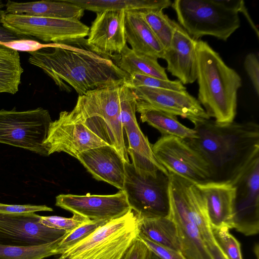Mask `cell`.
<instances>
[{"label":"cell","instance_id":"obj_1","mask_svg":"<svg viewBox=\"0 0 259 259\" xmlns=\"http://www.w3.org/2000/svg\"><path fill=\"white\" fill-rule=\"evenodd\" d=\"M197 138L184 140L207 164L210 181L232 183L259 155V126L253 121L194 123Z\"/></svg>","mask_w":259,"mask_h":259},{"label":"cell","instance_id":"obj_2","mask_svg":"<svg viewBox=\"0 0 259 259\" xmlns=\"http://www.w3.org/2000/svg\"><path fill=\"white\" fill-rule=\"evenodd\" d=\"M28 53V62L41 69L60 90L69 93L72 88L79 96L126 83L130 77L111 59L65 42L51 43Z\"/></svg>","mask_w":259,"mask_h":259},{"label":"cell","instance_id":"obj_3","mask_svg":"<svg viewBox=\"0 0 259 259\" xmlns=\"http://www.w3.org/2000/svg\"><path fill=\"white\" fill-rule=\"evenodd\" d=\"M198 101L209 118L217 123H231L236 115L240 75L229 67L208 44L198 39L196 45Z\"/></svg>","mask_w":259,"mask_h":259},{"label":"cell","instance_id":"obj_4","mask_svg":"<svg viewBox=\"0 0 259 259\" xmlns=\"http://www.w3.org/2000/svg\"><path fill=\"white\" fill-rule=\"evenodd\" d=\"M126 83L90 91L78 96L71 110L98 137L130 162L123 128L120 102Z\"/></svg>","mask_w":259,"mask_h":259},{"label":"cell","instance_id":"obj_5","mask_svg":"<svg viewBox=\"0 0 259 259\" xmlns=\"http://www.w3.org/2000/svg\"><path fill=\"white\" fill-rule=\"evenodd\" d=\"M243 1L176 0L171 7L179 24L196 40L210 35L226 41L240 26Z\"/></svg>","mask_w":259,"mask_h":259},{"label":"cell","instance_id":"obj_6","mask_svg":"<svg viewBox=\"0 0 259 259\" xmlns=\"http://www.w3.org/2000/svg\"><path fill=\"white\" fill-rule=\"evenodd\" d=\"M123 190L131 208L139 218L166 217L169 212V175L139 172L133 164L124 162Z\"/></svg>","mask_w":259,"mask_h":259},{"label":"cell","instance_id":"obj_7","mask_svg":"<svg viewBox=\"0 0 259 259\" xmlns=\"http://www.w3.org/2000/svg\"><path fill=\"white\" fill-rule=\"evenodd\" d=\"M53 121L41 107L19 111L0 110V143L49 156L44 144Z\"/></svg>","mask_w":259,"mask_h":259},{"label":"cell","instance_id":"obj_8","mask_svg":"<svg viewBox=\"0 0 259 259\" xmlns=\"http://www.w3.org/2000/svg\"><path fill=\"white\" fill-rule=\"evenodd\" d=\"M3 25L23 37H36L45 42L63 43L83 39L90 28L77 20L56 19L6 13Z\"/></svg>","mask_w":259,"mask_h":259},{"label":"cell","instance_id":"obj_9","mask_svg":"<svg viewBox=\"0 0 259 259\" xmlns=\"http://www.w3.org/2000/svg\"><path fill=\"white\" fill-rule=\"evenodd\" d=\"M157 161L169 173L195 184L210 181L208 167L202 157L184 140L161 136L152 146Z\"/></svg>","mask_w":259,"mask_h":259},{"label":"cell","instance_id":"obj_10","mask_svg":"<svg viewBox=\"0 0 259 259\" xmlns=\"http://www.w3.org/2000/svg\"><path fill=\"white\" fill-rule=\"evenodd\" d=\"M44 144L49 155L63 152L76 159L81 152L109 145L72 111L61 112L58 119L52 122Z\"/></svg>","mask_w":259,"mask_h":259},{"label":"cell","instance_id":"obj_11","mask_svg":"<svg viewBox=\"0 0 259 259\" xmlns=\"http://www.w3.org/2000/svg\"><path fill=\"white\" fill-rule=\"evenodd\" d=\"M235 188L233 226L246 236L259 231V155L231 183Z\"/></svg>","mask_w":259,"mask_h":259},{"label":"cell","instance_id":"obj_12","mask_svg":"<svg viewBox=\"0 0 259 259\" xmlns=\"http://www.w3.org/2000/svg\"><path fill=\"white\" fill-rule=\"evenodd\" d=\"M137 99L134 91L125 84L120 102L121 118L128 140L127 153L132 159V163L139 172L154 173L160 170L169 175L156 160L152 145L138 123L136 117Z\"/></svg>","mask_w":259,"mask_h":259},{"label":"cell","instance_id":"obj_13","mask_svg":"<svg viewBox=\"0 0 259 259\" xmlns=\"http://www.w3.org/2000/svg\"><path fill=\"white\" fill-rule=\"evenodd\" d=\"M34 212L23 214L0 213V244L29 246L54 241L67 232L46 227Z\"/></svg>","mask_w":259,"mask_h":259},{"label":"cell","instance_id":"obj_14","mask_svg":"<svg viewBox=\"0 0 259 259\" xmlns=\"http://www.w3.org/2000/svg\"><path fill=\"white\" fill-rule=\"evenodd\" d=\"M55 205L91 220H112L132 209L123 190L112 195L60 194Z\"/></svg>","mask_w":259,"mask_h":259},{"label":"cell","instance_id":"obj_15","mask_svg":"<svg viewBox=\"0 0 259 259\" xmlns=\"http://www.w3.org/2000/svg\"><path fill=\"white\" fill-rule=\"evenodd\" d=\"M124 11L96 13L89 29L86 45L93 52L109 59L119 55L126 45Z\"/></svg>","mask_w":259,"mask_h":259},{"label":"cell","instance_id":"obj_16","mask_svg":"<svg viewBox=\"0 0 259 259\" xmlns=\"http://www.w3.org/2000/svg\"><path fill=\"white\" fill-rule=\"evenodd\" d=\"M132 89L138 100L176 116L187 118L193 123L210 119L198 100L187 90L177 91L145 86Z\"/></svg>","mask_w":259,"mask_h":259},{"label":"cell","instance_id":"obj_17","mask_svg":"<svg viewBox=\"0 0 259 259\" xmlns=\"http://www.w3.org/2000/svg\"><path fill=\"white\" fill-rule=\"evenodd\" d=\"M168 196L167 216L176 225L181 253L186 259H213L197 226L192 220L180 193L170 182Z\"/></svg>","mask_w":259,"mask_h":259},{"label":"cell","instance_id":"obj_18","mask_svg":"<svg viewBox=\"0 0 259 259\" xmlns=\"http://www.w3.org/2000/svg\"><path fill=\"white\" fill-rule=\"evenodd\" d=\"M174 32L169 48L164 51L163 59L167 70L183 84L192 83L197 79V40L192 38L173 20Z\"/></svg>","mask_w":259,"mask_h":259},{"label":"cell","instance_id":"obj_19","mask_svg":"<svg viewBox=\"0 0 259 259\" xmlns=\"http://www.w3.org/2000/svg\"><path fill=\"white\" fill-rule=\"evenodd\" d=\"M77 159L94 178L123 190L124 162L113 147L106 145L91 149L79 154Z\"/></svg>","mask_w":259,"mask_h":259},{"label":"cell","instance_id":"obj_20","mask_svg":"<svg viewBox=\"0 0 259 259\" xmlns=\"http://www.w3.org/2000/svg\"><path fill=\"white\" fill-rule=\"evenodd\" d=\"M205 202L211 228H233L235 188L230 183L208 182L196 184Z\"/></svg>","mask_w":259,"mask_h":259},{"label":"cell","instance_id":"obj_21","mask_svg":"<svg viewBox=\"0 0 259 259\" xmlns=\"http://www.w3.org/2000/svg\"><path fill=\"white\" fill-rule=\"evenodd\" d=\"M140 218L132 209L117 219L107 221L85 239L70 247L57 259H71L102 246L139 227Z\"/></svg>","mask_w":259,"mask_h":259},{"label":"cell","instance_id":"obj_22","mask_svg":"<svg viewBox=\"0 0 259 259\" xmlns=\"http://www.w3.org/2000/svg\"><path fill=\"white\" fill-rule=\"evenodd\" d=\"M126 41L137 54L163 59L164 50L138 11L125 12Z\"/></svg>","mask_w":259,"mask_h":259},{"label":"cell","instance_id":"obj_23","mask_svg":"<svg viewBox=\"0 0 259 259\" xmlns=\"http://www.w3.org/2000/svg\"><path fill=\"white\" fill-rule=\"evenodd\" d=\"M5 7V11L7 14L77 20H79L83 16L84 11L80 7L66 0L27 3L8 0Z\"/></svg>","mask_w":259,"mask_h":259},{"label":"cell","instance_id":"obj_24","mask_svg":"<svg viewBox=\"0 0 259 259\" xmlns=\"http://www.w3.org/2000/svg\"><path fill=\"white\" fill-rule=\"evenodd\" d=\"M136 111L141 120L157 129L162 136H174L183 140L196 139V131L178 121L176 116L165 112L136 100Z\"/></svg>","mask_w":259,"mask_h":259},{"label":"cell","instance_id":"obj_25","mask_svg":"<svg viewBox=\"0 0 259 259\" xmlns=\"http://www.w3.org/2000/svg\"><path fill=\"white\" fill-rule=\"evenodd\" d=\"M67 2L95 13L111 11H143L163 9L171 6L169 0H66Z\"/></svg>","mask_w":259,"mask_h":259},{"label":"cell","instance_id":"obj_26","mask_svg":"<svg viewBox=\"0 0 259 259\" xmlns=\"http://www.w3.org/2000/svg\"><path fill=\"white\" fill-rule=\"evenodd\" d=\"M139 230L140 233L152 241L180 251L176 225L168 216L140 218Z\"/></svg>","mask_w":259,"mask_h":259},{"label":"cell","instance_id":"obj_27","mask_svg":"<svg viewBox=\"0 0 259 259\" xmlns=\"http://www.w3.org/2000/svg\"><path fill=\"white\" fill-rule=\"evenodd\" d=\"M113 59L114 63L130 75L140 74L168 79L165 69L159 64L157 59L137 54L127 45L121 53Z\"/></svg>","mask_w":259,"mask_h":259},{"label":"cell","instance_id":"obj_28","mask_svg":"<svg viewBox=\"0 0 259 259\" xmlns=\"http://www.w3.org/2000/svg\"><path fill=\"white\" fill-rule=\"evenodd\" d=\"M23 71L18 51L0 44V93L15 94Z\"/></svg>","mask_w":259,"mask_h":259},{"label":"cell","instance_id":"obj_29","mask_svg":"<svg viewBox=\"0 0 259 259\" xmlns=\"http://www.w3.org/2000/svg\"><path fill=\"white\" fill-rule=\"evenodd\" d=\"M62 237L50 243L29 246L0 244V259H44L57 255Z\"/></svg>","mask_w":259,"mask_h":259},{"label":"cell","instance_id":"obj_30","mask_svg":"<svg viewBox=\"0 0 259 259\" xmlns=\"http://www.w3.org/2000/svg\"><path fill=\"white\" fill-rule=\"evenodd\" d=\"M139 12L164 51L167 50L170 45L174 32L173 20L162 10H147Z\"/></svg>","mask_w":259,"mask_h":259},{"label":"cell","instance_id":"obj_31","mask_svg":"<svg viewBox=\"0 0 259 259\" xmlns=\"http://www.w3.org/2000/svg\"><path fill=\"white\" fill-rule=\"evenodd\" d=\"M107 221H108L90 220L71 232H67L58 244L57 249L58 254H61L70 247L85 239Z\"/></svg>","mask_w":259,"mask_h":259},{"label":"cell","instance_id":"obj_32","mask_svg":"<svg viewBox=\"0 0 259 259\" xmlns=\"http://www.w3.org/2000/svg\"><path fill=\"white\" fill-rule=\"evenodd\" d=\"M126 84L132 89L137 87L167 89L177 91H186V88L179 80H164L157 77L140 74L130 75Z\"/></svg>","mask_w":259,"mask_h":259},{"label":"cell","instance_id":"obj_33","mask_svg":"<svg viewBox=\"0 0 259 259\" xmlns=\"http://www.w3.org/2000/svg\"><path fill=\"white\" fill-rule=\"evenodd\" d=\"M226 227L211 228L215 241L228 259H243L239 241Z\"/></svg>","mask_w":259,"mask_h":259},{"label":"cell","instance_id":"obj_34","mask_svg":"<svg viewBox=\"0 0 259 259\" xmlns=\"http://www.w3.org/2000/svg\"><path fill=\"white\" fill-rule=\"evenodd\" d=\"M90 220L82 215L74 213L70 218L56 215L41 216L39 222L49 228L69 232Z\"/></svg>","mask_w":259,"mask_h":259},{"label":"cell","instance_id":"obj_35","mask_svg":"<svg viewBox=\"0 0 259 259\" xmlns=\"http://www.w3.org/2000/svg\"><path fill=\"white\" fill-rule=\"evenodd\" d=\"M138 237L160 259H186L180 251L154 242L140 233Z\"/></svg>","mask_w":259,"mask_h":259},{"label":"cell","instance_id":"obj_36","mask_svg":"<svg viewBox=\"0 0 259 259\" xmlns=\"http://www.w3.org/2000/svg\"><path fill=\"white\" fill-rule=\"evenodd\" d=\"M51 207L45 205H17L0 203V213L4 214H23L37 211H52Z\"/></svg>","mask_w":259,"mask_h":259},{"label":"cell","instance_id":"obj_37","mask_svg":"<svg viewBox=\"0 0 259 259\" xmlns=\"http://www.w3.org/2000/svg\"><path fill=\"white\" fill-rule=\"evenodd\" d=\"M244 67L256 92L259 95V61L253 53L248 54L245 57Z\"/></svg>","mask_w":259,"mask_h":259},{"label":"cell","instance_id":"obj_38","mask_svg":"<svg viewBox=\"0 0 259 259\" xmlns=\"http://www.w3.org/2000/svg\"><path fill=\"white\" fill-rule=\"evenodd\" d=\"M152 251L138 237L124 253L123 259H150Z\"/></svg>","mask_w":259,"mask_h":259},{"label":"cell","instance_id":"obj_39","mask_svg":"<svg viewBox=\"0 0 259 259\" xmlns=\"http://www.w3.org/2000/svg\"><path fill=\"white\" fill-rule=\"evenodd\" d=\"M1 45L16 51L34 52L41 48L49 47L50 44H42L38 41L22 38L8 42H2Z\"/></svg>","mask_w":259,"mask_h":259},{"label":"cell","instance_id":"obj_40","mask_svg":"<svg viewBox=\"0 0 259 259\" xmlns=\"http://www.w3.org/2000/svg\"><path fill=\"white\" fill-rule=\"evenodd\" d=\"M6 14L5 10L0 9V43L8 42L22 39L23 37L15 34L3 25L2 21Z\"/></svg>","mask_w":259,"mask_h":259},{"label":"cell","instance_id":"obj_41","mask_svg":"<svg viewBox=\"0 0 259 259\" xmlns=\"http://www.w3.org/2000/svg\"><path fill=\"white\" fill-rule=\"evenodd\" d=\"M206 246L213 259H228L216 242L206 244Z\"/></svg>","mask_w":259,"mask_h":259},{"label":"cell","instance_id":"obj_42","mask_svg":"<svg viewBox=\"0 0 259 259\" xmlns=\"http://www.w3.org/2000/svg\"><path fill=\"white\" fill-rule=\"evenodd\" d=\"M239 13H241L243 14V15L244 16V17L247 20L248 22L250 25L252 29L255 32L257 37L258 38V37H259L258 30L257 28L255 26L251 17L250 16V15L248 13V10L245 7L244 3H243V4L242 5V6L241 7Z\"/></svg>","mask_w":259,"mask_h":259},{"label":"cell","instance_id":"obj_43","mask_svg":"<svg viewBox=\"0 0 259 259\" xmlns=\"http://www.w3.org/2000/svg\"><path fill=\"white\" fill-rule=\"evenodd\" d=\"M150 259H160V258H159L158 257H157L155 254H154L152 252Z\"/></svg>","mask_w":259,"mask_h":259},{"label":"cell","instance_id":"obj_44","mask_svg":"<svg viewBox=\"0 0 259 259\" xmlns=\"http://www.w3.org/2000/svg\"><path fill=\"white\" fill-rule=\"evenodd\" d=\"M5 7V5L3 4V3L0 1V9Z\"/></svg>","mask_w":259,"mask_h":259},{"label":"cell","instance_id":"obj_45","mask_svg":"<svg viewBox=\"0 0 259 259\" xmlns=\"http://www.w3.org/2000/svg\"><path fill=\"white\" fill-rule=\"evenodd\" d=\"M123 256H122V257L121 259H123Z\"/></svg>","mask_w":259,"mask_h":259}]
</instances>
